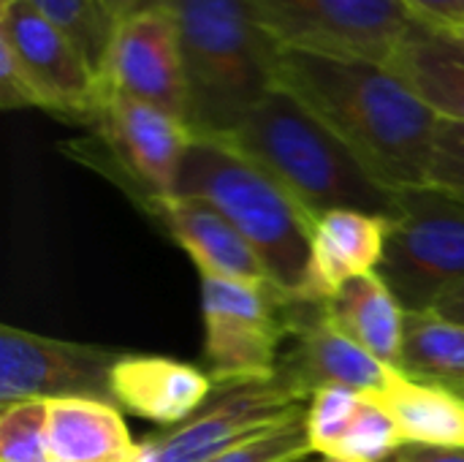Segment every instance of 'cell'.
I'll return each instance as SVG.
<instances>
[{
  "label": "cell",
  "mask_w": 464,
  "mask_h": 462,
  "mask_svg": "<svg viewBox=\"0 0 464 462\" xmlns=\"http://www.w3.org/2000/svg\"><path fill=\"white\" fill-rule=\"evenodd\" d=\"M321 310L340 335L362 346L383 365L400 368L405 308L378 272L351 278L321 302Z\"/></svg>",
  "instance_id": "18"
},
{
  "label": "cell",
  "mask_w": 464,
  "mask_h": 462,
  "mask_svg": "<svg viewBox=\"0 0 464 462\" xmlns=\"http://www.w3.org/2000/svg\"><path fill=\"white\" fill-rule=\"evenodd\" d=\"M103 87L158 106L188 125L179 35L166 5L117 22L103 65Z\"/></svg>",
  "instance_id": "12"
},
{
  "label": "cell",
  "mask_w": 464,
  "mask_h": 462,
  "mask_svg": "<svg viewBox=\"0 0 464 462\" xmlns=\"http://www.w3.org/2000/svg\"><path fill=\"white\" fill-rule=\"evenodd\" d=\"M111 389L120 411L171 430L212 400L215 381L207 370L179 359L122 354L111 373Z\"/></svg>",
  "instance_id": "15"
},
{
  "label": "cell",
  "mask_w": 464,
  "mask_h": 462,
  "mask_svg": "<svg viewBox=\"0 0 464 462\" xmlns=\"http://www.w3.org/2000/svg\"><path fill=\"white\" fill-rule=\"evenodd\" d=\"M294 308L296 300L275 283L201 278L204 362L218 389L280 376Z\"/></svg>",
  "instance_id": "5"
},
{
  "label": "cell",
  "mask_w": 464,
  "mask_h": 462,
  "mask_svg": "<svg viewBox=\"0 0 464 462\" xmlns=\"http://www.w3.org/2000/svg\"><path fill=\"white\" fill-rule=\"evenodd\" d=\"M364 395L345 389V387H326L313 392L307 406V433L313 441L315 455L332 457L345 433L351 430L353 419L364 406Z\"/></svg>",
  "instance_id": "25"
},
{
  "label": "cell",
  "mask_w": 464,
  "mask_h": 462,
  "mask_svg": "<svg viewBox=\"0 0 464 462\" xmlns=\"http://www.w3.org/2000/svg\"><path fill=\"white\" fill-rule=\"evenodd\" d=\"M451 30H457V33H459V35L464 38V25H462V27H451Z\"/></svg>",
  "instance_id": "35"
},
{
  "label": "cell",
  "mask_w": 464,
  "mask_h": 462,
  "mask_svg": "<svg viewBox=\"0 0 464 462\" xmlns=\"http://www.w3.org/2000/svg\"><path fill=\"white\" fill-rule=\"evenodd\" d=\"M375 272L405 313L432 310L464 283V202L435 185L400 191Z\"/></svg>",
  "instance_id": "6"
},
{
  "label": "cell",
  "mask_w": 464,
  "mask_h": 462,
  "mask_svg": "<svg viewBox=\"0 0 464 462\" xmlns=\"http://www.w3.org/2000/svg\"><path fill=\"white\" fill-rule=\"evenodd\" d=\"M95 131L111 180L125 182L139 204L177 193L182 158L193 142V131L179 117L106 90Z\"/></svg>",
  "instance_id": "10"
},
{
  "label": "cell",
  "mask_w": 464,
  "mask_h": 462,
  "mask_svg": "<svg viewBox=\"0 0 464 462\" xmlns=\"http://www.w3.org/2000/svg\"><path fill=\"white\" fill-rule=\"evenodd\" d=\"M397 370L421 384H438L446 389L462 387L464 324L440 316L435 308L405 313L402 354Z\"/></svg>",
  "instance_id": "21"
},
{
  "label": "cell",
  "mask_w": 464,
  "mask_h": 462,
  "mask_svg": "<svg viewBox=\"0 0 464 462\" xmlns=\"http://www.w3.org/2000/svg\"><path fill=\"white\" fill-rule=\"evenodd\" d=\"M125 351L0 327V408L24 400H98L117 406L111 373Z\"/></svg>",
  "instance_id": "9"
},
{
  "label": "cell",
  "mask_w": 464,
  "mask_h": 462,
  "mask_svg": "<svg viewBox=\"0 0 464 462\" xmlns=\"http://www.w3.org/2000/svg\"><path fill=\"white\" fill-rule=\"evenodd\" d=\"M291 343L294 349L283 359L280 373L296 378L310 398L326 387H345L375 400L400 373L397 368L383 365L362 346L340 335L326 321L321 302L296 300Z\"/></svg>",
  "instance_id": "13"
},
{
  "label": "cell",
  "mask_w": 464,
  "mask_h": 462,
  "mask_svg": "<svg viewBox=\"0 0 464 462\" xmlns=\"http://www.w3.org/2000/svg\"><path fill=\"white\" fill-rule=\"evenodd\" d=\"M258 25L288 49L386 63L416 22L405 0H247Z\"/></svg>",
  "instance_id": "7"
},
{
  "label": "cell",
  "mask_w": 464,
  "mask_h": 462,
  "mask_svg": "<svg viewBox=\"0 0 464 462\" xmlns=\"http://www.w3.org/2000/svg\"><path fill=\"white\" fill-rule=\"evenodd\" d=\"M0 462H52L49 403L24 400L0 408Z\"/></svg>",
  "instance_id": "23"
},
{
  "label": "cell",
  "mask_w": 464,
  "mask_h": 462,
  "mask_svg": "<svg viewBox=\"0 0 464 462\" xmlns=\"http://www.w3.org/2000/svg\"><path fill=\"white\" fill-rule=\"evenodd\" d=\"M310 395L296 378L280 373L272 381L220 389L185 425L139 444L136 462H212L223 452L307 414Z\"/></svg>",
  "instance_id": "8"
},
{
  "label": "cell",
  "mask_w": 464,
  "mask_h": 462,
  "mask_svg": "<svg viewBox=\"0 0 464 462\" xmlns=\"http://www.w3.org/2000/svg\"><path fill=\"white\" fill-rule=\"evenodd\" d=\"M386 63L440 120L464 123V38L457 30L416 16Z\"/></svg>",
  "instance_id": "16"
},
{
  "label": "cell",
  "mask_w": 464,
  "mask_h": 462,
  "mask_svg": "<svg viewBox=\"0 0 464 462\" xmlns=\"http://www.w3.org/2000/svg\"><path fill=\"white\" fill-rule=\"evenodd\" d=\"M315 455L310 433H307V414L277 425L228 452L212 462H294Z\"/></svg>",
  "instance_id": "26"
},
{
  "label": "cell",
  "mask_w": 464,
  "mask_h": 462,
  "mask_svg": "<svg viewBox=\"0 0 464 462\" xmlns=\"http://www.w3.org/2000/svg\"><path fill=\"white\" fill-rule=\"evenodd\" d=\"M141 207L193 259L201 278L272 283L256 251L207 202L174 193L163 199H150Z\"/></svg>",
  "instance_id": "14"
},
{
  "label": "cell",
  "mask_w": 464,
  "mask_h": 462,
  "mask_svg": "<svg viewBox=\"0 0 464 462\" xmlns=\"http://www.w3.org/2000/svg\"><path fill=\"white\" fill-rule=\"evenodd\" d=\"M0 41L11 46L44 112L95 125L106 87L65 30L33 3L11 0L0 5Z\"/></svg>",
  "instance_id": "11"
},
{
  "label": "cell",
  "mask_w": 464,
  "mask_h": 462,
  "mask_svg": "<svg viewBox=\"0 0 464 462\" xmlns=\"http://www.w3.org/2000/svg\"><path fill=\"white\" fill-rule=\"evenodd\" d=\"M49 452L52 462H136L139 444L130 438L117 406L52 400Z\"/></svg>",
  "instance_id": "19"
},
{
  "label": "cell",
  "mask_w": 464,
  "mask_h": 462,
  "mask_svg": "<svg viewBox=\"0 0 464 462\" xmlns=\"http://www.w3.org/2000/svg\"><path fill=\"white\" fill-rule=\"evenodd\" d=\"M430 185L464 202V123H451V120L438 123Z\"/></svg>",
  "instance_id": "27"
},
{
  "label": "cell",
  "mask_w": 464,
  "mask_h": 462,
  "mask_svg": "<svg viewBox=\"0 0 464 462\" xmlns=\"http://www.w3.org/2000/svg\"><path fill=\"white\" fill-rule=\"evenodd\" d=\"M375 400L392 414L405 444L464 447V398L457 392L397 373Z\"/></svg>",
  "instance_id": "20"
},
{
  "label": "cell",
  "mask_w": 464,
  "mask_h": 462,
  "mask_svg": "<svg viewBox=\"0 0 464 462\" xmlns=\"http://www.w3.org/2000/svg\"><path fill=\"white\" fill-rule=\"evenodd\" d=\"M326 462H348V460H329V457H326Z\"/></svg>",
  "instance_id": "36"
},
{
  "label": "cell",
  "mask_w": 464,
  "mask_h": 462,
  "mask_svg": "<svg viewBox=\"0 0 464 462\" xmlns=\"http://www.w3.org/2000/svg\"><path fill=\"white\" fill-rule=\"evenodd\" d=\"M0 106L5 112L11 109H41V101L24 76L22 65L16 63L8 44L0 41Z\"/></svg>",
  "instance_id": "28"
},
{
  "label": "cell",
  "mask_w": 464,
  "mask_h": 462,
  "mask_svg": "<svg viewBox=\"0 0 464 462\" xmlns=\"http://www.w3.org/2000/svg\"><path fill=\"white\" fill-rule=\"evenodd\" d=\"M405 5L435 25L446 27H462L464 25V0H405Z\"/></svg>",
  "instance_id": "29"
},
{
  "label": "cell",
  "mask_w": 464,
  "mask_h": 462,
  "mask_svg": "<svg viewBox=\"0 0 464 462\" xmlns=\"http://www.w3.org/2000/svg\"><path fill=\"white\" fill-rule=\"evenodd\" d=\"M177 196L215 207L256 251L269 280L294 300H307L315 221L253 158L223 136H193Z\"/></svg>",
  "instance_id": "4"
},
{
  "label": "cell",
  "mask_w": 464,
  "mask_h": 462,
  "mask_svg": "<svg viewBox=\"0 0 464 462\" xmlns=\"http://www.w3.org/2000/svg\"><path fill=\"white\" fill-rule=\"evenodd\" d=\"M435 310H438L440 316L451 319V321L464 324V283L462 286H457V289H451L449 294H443V297L435 302Z\"/></svg>",
  "instance_id": "32"
},
{
  "label": "cell",
  "mask_w": 464,
  "mask_h": 462,
  "mask_svg": "<svg viewBox=\"0 0 464 462\" xmlns=\"http://www.w3.org/2000/svg\"><path fill=\"white\" fill-rule=\"evenodd\" d=\"M386 462H464V447H421L402 444Z\"/></svg>",
  "instance_id": "30"
},
{
  "label": "cell",
  "mask_w": 464,
  "mask_h": 462,
  "mask_svg": "<svg viewBox=\"0 0 464 462\" xmlns=\"http://www.w3.org/2000/svg\"><path fill=\"white\" fill-rule=\"evenodd\" d=\"M111 11V16L120 22V19H128L133 14H141V11H150V8H163L169 5V0H103Z\"/></svg>",
  "instance_id": "31"
},
{
  "label": "cell",
  "mask_w": 464,
  "mask_h": 462,
  "mask_svg": "<svg viewBox=\"0 0 464 462\" xmlns=\"http://www.w3.org/2000/svg\"><path fill=\"white\" fill-rule=\"evenodd\" d=\"M275 79L383 185H430L440 117L389 63L280 46Z\"/></svg>",
  "instance_id": "1"
},
{
  "label": "cell",
  "mask_w": 464,
  "mask_h": 462,
  "mask_svg": "<svg viewBox=\"0 0 464 462\" xmlns=\"http://www.w3.org/2000/svg\"><path fill=\"white\" fill-rule=\"evenodd\" d=\"M294 462H326V457H321V455H307V457H302V460H294Z\"/></svg>",
  "instance_id": "33"
},
{
  "label": "cell",
  "mask_w": 464,
  "mask_h": 462,
  "mask_svg": "<svg viewBox=\"0 0 464 462\" xmlns=\"http://www.w3.org/2000/svg\"><path fill=\"white\" fill-rule=\"evenodd\" d=\"M402 444V433L392 414L378 400L367 398L351 430L345 433V438L329 460L386 462Z\"/></svg>",
  "instance_id": "24"
},
{
  "label": "cell",
  "mask_w": 464,
  "mask_h": 462,
  "mask_svg": "<svg viewBox=\"0 0 464 462\" xmlns=\"http://www.w3.org/2000/svg\"><path fill=\"white\" fill-rule=\"evenodd\" d=\"M389 218L334 210L313 226V261L307 302H324L351 278L375 272L386 248Z\"/></svg>",
  "instance_id": "17"
},
{
  "label": "cell",
  "mask_w": 464,
  "mask_h": 462,
  "mask_svg": "<svg viewBox=\"0 0 464 462\" xmlns=\"http://www.w3.org/2000/svg\"><path fill=\"white\" fill-rule=\"evenodd\" d=\"M193 136L231 133L275 87L280 44L258 25L247 0H169Z\"/></svg>",
  "instance_id": "3"
},
{
  "label": "cell",
  "mask_w": 464,
  "mask_h": 462,
  "mask_svg": "<svg viewBox=\"0 0 464 462\" xmlns=\"http://www.w3.org/2000/svg\"><path fill=\"white\" fill-rule=\"evenodd\" d=\"M451 392H457L459 398H464V384H462V387H457V389H451Z\"/></svg>",
  "instance_id": "34"
},
{
  "label": "cell",
  "mask_w": 464,
  "mask_h": 462,
  "mask_svg": "<svg viewBox=\"0 0 464 462\" xmlns=\"http://www.w3.org/2000/svg\"><path fill=\"white\" fill-rule=\"evenodd\" d=\"M234 147L266 169L318 221L334 210L394 218L400 191L383 185L307 106L275 87L231 133Z\"/></svg>",
  "instance_id": "2"
},
{
  "label": "cell",
  "mask_w": 464,
  "mask_h": 462,
  "mask_svg": "<svg viewBox=\"0 0 464 462\" xmlns=\"http://www.w3.org/2000/svg\"><path fill=\"white\" fill-rule=\"evenodd\" d=\"M27 3H33L60 30H65L68 38L82 49L87 63L95 68V74L103 79L106 54L117 27V19L111 16L109 5L103 0H27Z\"/></svg>",
  "instance_id": "22"
}]
</instances>
